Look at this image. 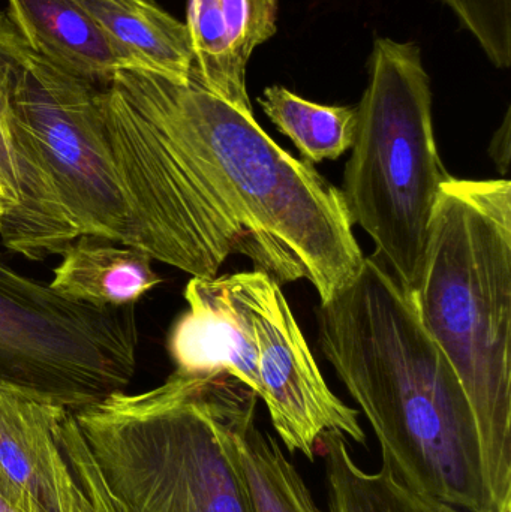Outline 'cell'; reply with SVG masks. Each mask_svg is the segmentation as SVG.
Listing matches in <instances>:
<instances>
[{
	"label": "cell",
	"instance_id": "9",
	"mask_svg": "<svg viewBox=\"0 0 511 512\" xmlns=\"http://www.w3.org/2000/svg\"><path fill=\"white\" fill-rule=\"evenodd\" d=\"M68 409L0 387V496L18 512H89L59 439Z\"/></svg>",
	"mask_w": 511,
	"mask_h": 512
},
{
	"label": "cell",
	"instance_id": "14",
	"mask_svg": "<svg viewBox=\"0 0 511 512\" xmlns=\"http://www.w3.org/2000/svg\"><path fill=\"white\" fill-rule=\"evenodd\" d=\"M257 394L246 388L234 409V448L254 512H323L275 439L255 421Z\"/></svg>",
	"mask_w": 511,
	"mask_h": 512
},
{
	"label": "cell",
	"instance_id": "3",
	"mask_svg": "<svg viewBox=\"0 0 511 512\" xmlns=\"http://www.w3.org/2000/svg\"><path fill=\"white\" fill-rule=\"evenodd\" d=\"M470 400L489 495L511 512V183L450 177L413 292Z\"/></svg>",
	"mask_w": 511,
	"mask_h": 512
},
{
	"label": "cell",
	"instance_id": "19",
	"mask_svg": "<svg viewBox=\"0 0 511 512\" xmlns=\"http://www.w3.org/2000/svg\"><path fill=\"white\" fill-rule=\"evenodd\" d=\"M15 200L9 195L8 189L3 185L2 180H0V224H2L3 219L9 215V213L14 210Z\"/></svg>",
	"mask_w": 511,
	"mask_h": 512
},
{
	"label": "cell",
	"instance_id": "4",
	"mask_svg": "<svg viewBox=\"0 0 511 512\" xmlns=\"http://www.w3.org/2000/svg\"><path fill=\"white\" fill-rule=\"evenodd\" d=\"M246 388L227 373L176 370L74 418L102 477L135 512H254L231 430Z\"/></svg>",
	"mask_w": 511,
	"mask_h": 512
},
{
	"label": "cell",
	"instance_id": "7",
	"mask_svg": "<svg viewBox=\"0 0 511 512\" xmlns=\"http://www.w3.org/2000/svg\"><path fill=\"white\" fill-rule=\"evenodd\" d=\"M137 346L134 306L69 300L0 254V387L78 412L126 391Z\"/></svg>",
	"mask_w": 511,
	"mask_h": 512
},
{
	"label": "cell",
	"instance_id": "8",
	"mask_svg": "<svg viewBox=\"0 0 511 512\" xmlns=\"http://www.w3.org/2000/svg\"><path fill=\"white\" fill-rule=\"evenodd\" d=\"M104 87L30 53L11 96V123L32 146L78 234L134 248L131 209L105 131Z\"/></svg>",
	"mask_w": 511,
	"mask_h": 512
},
{
	"label": "cell",
	"instance_id": "5",
	"mask_svg": "<svg viewBox=\"0 0 511 512\" xmlns=\"http://www.w3.org/2000/svg\"><path fill=\"white\" fill-rule=\"evenodd\" d=\"M168 352L182 373H227L254 391L288 453L314 460L326 433L359 444V412L327 385L282 292L261 271L192 277Z\"/></svg>",
	"mask_w": 511,
	"mask_h": 512
},
{
	"label": "cell",
	"instance_id": "13",
	"mask_svg": "<svg viewBox=\"0 0 511 512\" xmlns=\"http://www.w3.org/2000/svg\"><path fill=\"white\" fill-rule=\"evenodd\" d=\"M60 254L62 262L54 268L51 288L98 309L135 306L162 282L149 255L102 237L84 234Z\"/></svg>",
	"mask_w": 511,
	"mask_h": 512
},
{
	"label": "cell",
	"instance_id": "15",
	"mask_svg": "<svg viewBox=\"0 0 511 512\" xmlns=\"http://www.w3.org/2000/svg\"><path fill=\"white\" fill-rule=\"evenodd\" d=\"M320 442L326 459L329 512H465L413 492L384 466L377 474L363 471L341 433H326Z\"/></svg>",
	"mask_w": 511,
	"mask_h": 512
},
{
	"label": "cell",
	"instance_id": "10",
	"mask_svg": "<svg viewBox=\"0 0 511 512\" xmlns=\"http://www.w3.org/2000/svg\"><path fill=\"white\" fill-rule=\"evenodd\" d=\"M279 0H188L191 77L231 104L252 108L246 71L255 48L276 35Z\"/></svg>",
	"mask_w": 511,
	"mask_h": 512
},
{
	"label": "cell",
	"instance_id": "11",
	"mask_svg": "<svg viewBox=\"0 0 511 512\" xmlns=\"http://www.w3.org/2000/svg\"><path fill=\"white\" fill-rule=\"evenodd\" d=\"M30 51L57 68L110 86L128 63L108 41L80 0H6Z\"/></svg>",
	"mask_w": 511,
	"mask_h": 512
},
{
	"label": "cell",
	"instance_id": "18",
	"mask_svg": "<svg viewBox=\"0 0 511 512\" xmlns=\"http://www.w3.org/2000/svg\"><path fill=\"white\" fill-rule=\"evenodd\" d=\"M59 439L74 480L77 481L89 512H135L120 499L102 477L87 448L74 412H66L60 421Z\"/></svg>",
	"mask_w": 511,
	"mask_h": 512
},
{
	"label": "cell",
	"instance_id": "6",
	"mask_svg": "<svg viewBox=\"0 0 511 512\" xmlns=\"http://www.w3.org/2000/svg\"><path fill=\"white\" fill-rule=\"evenodd\" d=\"M450 177L435 141L431 80L419 45L375 39L341 191L351 221L374 242L372 255L411 292Z\"/></svg>",
	"mask_w": 511,
	"mask_h": 512
},
{
	"label": "cell",
	"instance_id": "16",
	"mask_svg": "<svg viewBox=\"0 0 511 512\" xmlns=\"http://www.w3.org/2000/svg\"><path fill=\"white\" fill-rule=\"evenodd\" d=\"M258 102L309 164L336 161L353 146L357 105L317 104L278 84L266 87Z\"/></svg>",
	"mask_w": 511,
	"mask_h": 512
},
{
	"label": "cell",
	"instance_id": "12",
	"mask_svg": "<svg viewBox=\"0 0 511 512\" xmlns=\"http://www.w3.org/2000/svg\"><path fill=\"white\" fill-rule=\"evenodd\" d=\"M128 69L188 83L194 54L186 24L155 0H80Z\"/></svg>",
	"mask_w": 511,
	"mask_h": 512
},
{
	"label": "cell",
	"instance_id": "20",
	"mask_svg": "<svg viewBox=\"0 0 511 512\" xmlns=\"http://www.w3.org/2000/svg\"><path fill=\"white\" fill-rule=\"evenodd\" d=\"M0 512H18L15 511L14 508L9 507L5 501H3L2 496H0Z\"/></svg>",
	"mask_w": 511,
	"mask_h": 512
},
{
	"label": "cell",
	"instance_id": "17",
	"mask_svg": "<svg viewBox=\"0 0 511 512\" xmlns=\"http://www.w3.org/2000/svg\"><path fill=\"white\" fill-rule=\"evenodd\" d=\"M30 53L6 11H0V180L14 198L15 206L20 194L21 162L12 135L11 96L18 72Z\"/></svg>",
	"mask_w": 511,
	"mask_h": 512
},
{
	"label": "cell",
	"instance_id": "1",
	"mask_svg": "<svg viewBox=\"0 0 511 512\" xmlns=\"http://www.w3.org/2000/svg\"><path fill=\"white\" fill-rule=\"evenodd\" d=\"M102 107L134 249L192 277L242 255L279 285L308 280L321 304L353 282L365 255L341 189L252 108L137 69L104 87Z\"/></svg>",
	"mask_w": 511,
	"mask_h": 512
},
{
	"label": "cell",
	"instance_id": "2",
	"mask_svg": "<svg viewBox=\"0 0 511 512\" xmlns=\"http://www.w3.org/2000/svg\"><path fill=\"white\" fill-rule=\"evenodd\" d=\"M318 343L396 480L461 511L497 512L467 393L410 289L377 256H365L353 282L321 304Z\"/></svg>",
	"mask_w": 511,
	"mask_h": 512
}]
</instances>
